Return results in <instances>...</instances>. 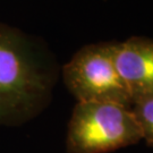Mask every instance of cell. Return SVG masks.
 I'll list each match as a JSON object with an SVG mask.
<instances>
[{
	"label": "cell",
	"instance_id": "1",
	"mask_svg": "<svg viewBox=\"0 0 153 153\" xmlns=\"http://www.w3.org/2000/svg\"><path fill=\"white\" fill-rule=\"evenodd\" d=\"M58 65L47 44L0 23V126L35 118L52 99Z\"/></svg>",
	"mask_w": 153,
	"mask_h": 153
},
{
	"label": "cell",
	"instance_id": "2",
	"mask_svg": "<svg viewBox=\"0 0 153 153\" xmlns=\"http://www.w3.org/2000/svg\"><path fill=\"white\" fill-rule=\"evenodd\" d=\"M142 133L129 107L112 102H77L67 127L68 153H110L135 145Z\"/></svg>",
	"mask_w": 153,
	"mask_h": 153
},
{
	"label": "cell",
	"instance_id": "3",
	"mask_svg": "<svg viewBox=\"0 0 153 153\" xmlns=\"http://www.w3.org/2000/svg\"><path fill=\"white\" fill-rule=\"evenodd\" d=\"M115 41L90 43L62 66L64 84L77 102H133L115 65Z\"/></svg>",
	"mask_w": 153,
	"mask_h": 153
},
{
	"label": "cell",
	"instance_id": "4",
	"mask_svg": "<svg viewBox=\"0 0 153 153\" xmlns=\"http://www.w3.org/2000/svg\"><path fill=\"white\" fill-rule=\"evenodd\" d=\"M115 65L133 103L153 98V39L131 36L116 42Z\"/></svg>",
	"mask_w": 153,
	"mask_h": 153
},
{
	"label": "cell",
	"instance_id": "5",
	"mask_svg": "<svg viewBox=\"0 0 153 153\" xmlns=\"http://www.w3.org/2000/svg\"><path fill=\"white\" fill-rule=\"evenodd\" d=\"M131 110L140 126L142 140L153 149V98L144 99L131 104Z\"/></svg>",
	"mask_w": 153,
	"mask_h": 153
}]
</instances>
